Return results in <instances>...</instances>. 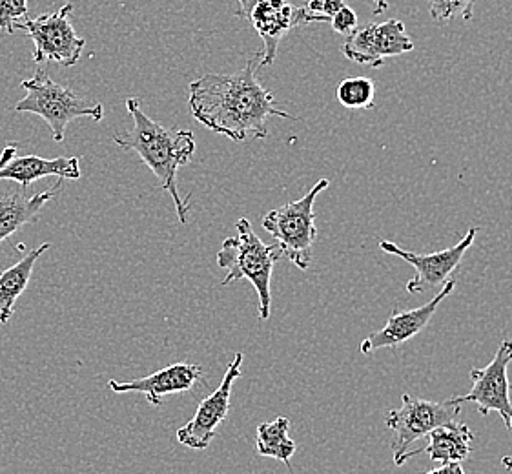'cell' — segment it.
<instances>
[{"label": "cell", "instance_id": "1", "mask_svg": "<svg viewBox=\"0 0 512 474\" xmlns=\"http://www.w3.org/2000/svg\"><path fill=\"white\" fill-rule=\"evenodd\" d=\"M256 53L236 73H206L190 84V112L197 123L234 143L248 137L265 139L268 117L297 119L279 110L274 93L263 88L256 77Z\"/></svg>", "mask_w": 512, "mask_h": 474}, {"label": "cell", "instance_id": "2", "mask_svg": "<svg viewBox=\"0 0 512 474\" xmlns=\"http://www.w3.org/2000/svg\"><path fill=\"white\" fill-rule=\"evenodd\" d=\"M128 114L134 119V130L113 135V143L124 150H134L143 159L154 176L159 179L161 188L174 199L175 212L185 225L188 221V199L181 197L177 186V172L181 166L188 165L195 152L194 134L190 130L164 128L154 119L144 114L139 99L126 101Z\"/></svg>", "mask_w": 512, "mask_h": 474}, {"label": "cell", "instance_id": "3", "mask_svg": "<svg viewBox=\"0 0 512 474\" xmlns=\"http://www.w3.org/2000/svg\"><path fill=\"white\" fill-rule=\"evenodd\" d=\"M236 232V236L223 241V247L217 252V265L228 270L221 285L225 287L237 279H248L259 298V320L267 321L272 312V272L277 261L283 258V252L277 243H263L246 217L237 221Z\"/></svg>", "mask_w": 512, "mask_h": 474}, {"label": "cell", "instance_id": "4", "mask_svg": "<svg viewBox=\"0 0 512 474\" xmlns=\"http://www.w3.org/2000/svg\"><path fill=\"white\" fill-rule=\"evenodd\" d=\"M21 88L26 90V97L15 104V112L42 117L50 126L53 139L57 143L64 139L66 126L79 117L103 121V104L86 99L73 92L72 88L55 83L46 70H37L31 79L22 81Z\"/></svg>", "mask_w": 512, "mask_h": 474}, {"label": "cell", "instance_id": "5", "mask_svg": "<svg viewBox=\"0 0 512 474\" xmlns=\"http://www.w3.org/2000/svg\"><path fill=\"white\" fill-rule=\"evenodd\" d=\"M328 186L330 181L321 179L301 199L270 210L261 221L263 228L276 239L283 256L301 270H307L312 263V252L318 241L314 205Z\"/></svg>", "mask_w": 512, "mask_h": 474}, {"label": "cell", "instance_id": "6", "mask_svg": "<svg viewBox=\"0 0 512 474\" xmlns=\"http://www.w3.org/2000/svg\"><path fill=\"white\" fill-rule=\"evenodd\" d=\"M234 15L252 24L263 41L259 66L274 64L277 48L290 31L310 22H330L327 17L314 15L305 6H294L288 0H234Z\"/></svg>", "mask_w": 512, "mask_h": 474}, {"label": "cell", "instance_id": "7", "mask_svg": "<svg viewBox=\"0 0 512 474\" xmlns=\"http://www.w3.org/2000/svg\"><path fill=\"white\" fill-rule=\"evenodd\" d=\"M73 4H64L57 13H42L37 19L15 22L13 30L22 31L33 41V61L55 62L61 66H75L81 61L86 41L81 39L72 21Z\"/></svg>", "mask_w": 512, "mask_h": 474}, {"label": "cell", "instance_id": "8", "mask_svg": "<svg viewBox=\"0 0 512 474\" xmlns=\"http://www.w3.org/2000/svg\"><path fill=\"white\" fill-rule=\"evenodd\" d=\"M461 405L454 400L445 402H431L414 398L410 394L401 396L400 409H392L385 416V423L394 433L392 453L394 458L409 451V445L427 438L431 431L441 425H449L460 418Z\"/></svg>", "mask_w": 512, "mask_h": 474}, {"label": "cell", "instance_id": "9", "mask_svg": "<svg viewBox=\"0 0 512 474\" xmlns=\"http://www.w3.org/2000/svg\"><path fill=\"white\" fill-rule=\"evenodd\" d=\"M511 361L512 341L503 340L487 367L472 369L471 392L452 398L460 405L467 402L476 403L482 416H487L489 413L500 414L509 433H512L511 383H509Z\"/></svg>", "mask_w": 512, "mask_h": 474}, {"label": "cell", "instance_id": "10", "mask_svg": "<svg viewBox=\"0 0 512 474\" xmlns=\"http://www.w3.org/2000/svg\"><path fill=\"white\" fill-rule=\"evenodd\" d=\"M478 236V228H471L467 236L461 239L458 245L451 248H445L440 252L432 254H416L398 247L392 241H381L379 250L398 256V258L407 261L409 265L416 268V276L407 283V292L410 294H427L431 290H438L451 279L456 268L460 267L461 259L467 254V250L472 247L474 239Z\"/></svg>", "mask_w": 512, "mask_h": 474}, {"label": "cell", "instance_id": "11", "mask_svg": "<svg viewBox=\"0 0 512 474\" xmlns=\"http://www.w3.org/2000/svg\"><path fill=\"white\" fill-rule=\"evenodd\" d=\"M243 352H237L234 361L228 365L225 378L216 391L199 403L194 418L177 431V442L194 451H205L212 440L216 438L217 429L225 422L230 413V398L232 387L236 380L241 378V365H243Z\"/></svg>", "mask_w": 512, "mask_h": 474}, {"label": "cell", "instance_id": "12", "mask_svg": "<svg viewBox=\"0 0 512 474\" xmlns=\"http://www.w3.org/2000/svg\"><path fill=\"white\" fill-rule=\"evenodd\" d=\"M414 50V42L407 35L405 24L398 19L369 24L358 28L341 46L343 55L352 62L369 68H381L385 59L398 57Z\"/></svg>", "mask_w": 512, "mask_h": 474}, {"label": "cell", "instance_id": "13", "mask_svg": "<svg viewBox=\"0 0 512 474\" xmlns=\"http://www.w3.org/2000/svg\"><path fill=\"white\" fill-rule=\"evenodd\" d=\"M454 289H456V279H449L441 287L440 292L423 307L412 310H394L389 321L385 323V327L379 329L378 332H372L369 338L361 343L359 351L363 354H372L379 349H398L405 341L412 340L429 325V321L436 314L443 299L449 298Z\"/></svg>", "mask_w": 512, "mask_h": 474}, {"label": "cell", "instance_id": "14", "mask_svg": "<svg viewBox=\"0 0 512 474\" xmlns=\"http://www.w3.org/2000/svg\"><path fill=\"white\" fill-rule=\"evenodd\" d=\"M17 145L4 148L0 155V181H17L22 190H28L33 181L42 177L59 176L61 179H81V159L79 157H55L44 159L39 155L15 157Z\"/></svg>", "mask_w": 512, "mask_h": 474}, {"label": "cell", "instance_id": "15", "mask_svg": "<svg viewBox=\"0 0 512 474\" xmlns=\"http://www.w3.org/2000/svg\"><path fill=\"white\" fill-rule=\"evenodd\" d=\"M203 380H205V371L199 365L174 363V365H168L161 371L154 372L141 380H132V382L110 380L108 387L117 394L139 392L146 396L150 405L161 407L164 396L192 391L195 383L203 382Z\"/></svg>", "mask_w": 512, "mask_h": 474}, {"label": "cell", "instance_id": "16", "mask_svg": "<svg viewBox=\"0 0 512 474\" xmlns=\"http://www.w3.org/2000/svg\"><path fill=\"white\" fill-rule=\"evenodd\" d=\"M427 445L414 449V451H405L394 458V464L401 467L405 462H409L412 458L427 454L432 462L436 464H454V462H465L471 456L472 442H474V433L469 429V425L465 423L452 422L449 425H441L438 429H434L427 436Z\"/></svg>", "mask_w": 512, "mask_h": 474}, {"label": "cell", "instance_id": "17", "mask_svg": "<svg viewBox=\"0 0 512 474\" xmlns=\"http://www.w3.org/2000/svg\"><path fill=\"white\" fill-rule=\"evenodd\" d=\"M61 186L62 179H59L52 188L33 196H26V192L21 188L13 194L0 197V243L39 216V212L48 205V201L57 196Z\"/></svg>", "mask_w": 512, "mask_h": 474}, {"label": "cell", "instance_id": "18", "mask_svg": "<svg viewBox=\"0 0 512 474\" xmlns=\"http://www.w3.org/2000/svg\"><path fill=\"white\" fill-rule=\"evenodd\" d=\"M52 248L50 243H42L41 247L31 248L24 258L15 263L13 267L6 268L0 274V323H8L15 312V303L21 298L22 292L30 285L33 267L39 261L42 254Z\"/></svg>", "mask_w": 512, "mask_h": 474}, {"label": "cell", "instance_id": "19", "mask_svg": "<svg viewBox=\"0 0 512 474\" xmlns=\"http://www.w3.org/2000/svg\"><path fill=\"white\" fill-rule=\"evenodd\" d=\"M256 449L259 456L274 458L290 467L297 445L290 438V422L287 418H276L274 422L261 423L257 427Z\"/></svg>", "mask_w": 512, "mask_h": 474}, {"label": "cell", "instance_id": "20", "mask_svg": "<svg viewBox=\"0 0 512 474\" xmlns=\"http://www.w3.org/2000/svg\"><path fill=\"white\" fill-rule=\"evenodd\" d=\"M339 104L349 110H374L376 108V84L369 77H350L336 90Z\"/></svg>", "mask_w": 512, "mask_h": 474}, {"label": "cell", "instance_id": "21", "mask_svg": "<svg viewBox=\"0 0 512 474\" xmlns=\"http://www.w3.org/2000/svg\"><path fill=\"white\" fill-rule=\"evenodd\" d=\"M476 0H429V13L432 21L449 24L461 17L463 21H471L474 15Z\"/></svg>", "mask_w": 512, "mask_h": 474}, {"label": "cell", "instance_id": "22", "mask_svg": "<svg viewBox=\"0 0 512 474\" xmlns=\"http://www.w3.org/2000/svg\"><path fill=\"white\" fill-rule=\"evenodd\" d=\"M28 0H0V30L13 35V24L28 19Z\"/></svg>", "mask_w": 512, "mask_h": 474}, {"label": "cell", "instance_id": "23", "mask_svg": "<svg viewBox=\"0 0 512 474\" xmlns=\"http://www.w3.org/2000/svg\"><path fill=\"white\" fill-rule=\"evenodd\" d=\"M330 24H332V30L336 33L343 35V37H349L354 31L358 30V13L352 10L350 6H345L330 19Z\"/></svg>", "mask_w": 512, "mask_h": 474}, {"label": "cell", "instance_id": "24", "mask_svg": "<svg viewBox=\"0 0 512 474\" xmlns=\"http://www.w3.org/2000/svg\"><path fill=\"white\" fill-rule=\"evenodd\" d=\"M347 2L345 0H308L307 8L310 13L319 15V17H327L332 19L341 8H345Z\"/></svg>", "mask_w": 512, "mask_h": 474}, {"label": "cell", "instance_id": "25", "mask_svg": "<svg viewBox=\"0 0 512 474\" xmlns=\"http://www.w3.org/2000/svg\"><path fill=\"white\" fill-rule=\"evenodd\" d=\"M427 474H465V471H463V465L454 462V464L440 465Z\"/></svg>", "mask_w": 512, "mask_h": 474}, {"label": "cell", "instance_id": "26", "mask_svg": "<svg viewBox=\"0 0 512 474\" xmlns=\"http://www.w3.org/2000/svg\"><path fill=\"white\" fill-rule=\"evenodd\" d=\"M376 4L374 8V15H381L385 11L389 10V0H372Z\"/></svg>", "mask_w": 512, "mask_h": 474}, {"label": "cell", "instance_id": "27", "mask_svg": "<svg viewBox=\"0 0 512 474\" xmlns=\"http://www.w3.org/2000/svg\"><path fill=\"white\" fill-rule=\"evenodd\" d=\"M502 465L507 469V471H512V454L511 456H505V458H502Z\"/></svg>", "mask_w": 512, "mask_h": 474}]
</instances>
